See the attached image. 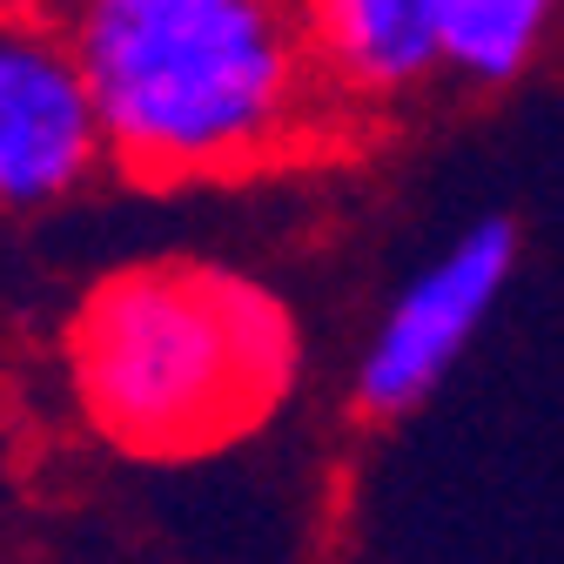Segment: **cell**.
<instances>
[{"instance_id":"obj_6","label":"cell","mask_w":564,"mask_h":564,"mask_svg":"<svg viewBox=\"0 0 564 564\" xmlns=\"http://www.w3.org/2000/svg\"><path fill=\"white\" fill-rule=\"evenodd\" d=\"M444 88L511 95L564 47V0H437Z\"/></svg>"},{"instance_id":"obj_4","label":"cell","mask_w":564,"mask_h":564,"mask_svg":"<svg viewBox=\"0 0 564 564\" xmlns=\"http://www.w3.org/2000/svg\"><path fill=\"white\" fill-rule=\"evenodd\" d=\"M108 175L95 95L54 0H0V216H47Z\"/></svg>"},{"instance_id":"obj_1","label":"cell","mask_w":564,"mask_h":564,"mask_svg":"<svg viewBox=\"0 0 564 564\" xmlns=\"http://www.w3.org/2000/svg\"><path fill=\"white\" fill-rule=\"evenodd\" d=\"M95 95L108 175L202 188L336 149V108L303 0H54Z\"/></svg>"},{"instance_id":"obj_3","label":"cell","mask_w":564,"mask_h":564,"mask_svg":"<svg viewBox=\"0 0 564 564\" xmlns=\"http://www.w3.org/2000/svg\"><path fill=\"white\" fill-rule=\"evenodd\" d=\"M518 262H524L518 216H477L457 236H444L377 310L357 349V383H349L357 410L390 423V416H410L423 397H437L451 370L477 349V336L490 329L498 303L511 296Z\"/></svg>"},{"instance_id":"obj_5","label":"cell","mask_w":564,"mask_h":564,"mask_svg":"<svg viewBox=\"0 0 564 564\" xmlns=\"http://www.w3.org/2000/svg\"><path fill=\"white\" fill-rule=\"evenodd\" d=\"M303 21L349 128L390 121L444 88L437 0H303Z\"/></svg>"},{"instance_id":"obj_2","label":"cell","mask_w":564,"mask_h":564,"mask_svg":"<svg viewBox=\"0 0 564 564\" xmlns=\"http://www.w3.org/2000/svg\"><path fill=\"white\" fill-rule=\"evenodd\" d=\"M296 316L269 282L208 256H149L95 275L61 329L67 403L141 464L216 457L290 403Z\"/></svg>"}]
</instances>
